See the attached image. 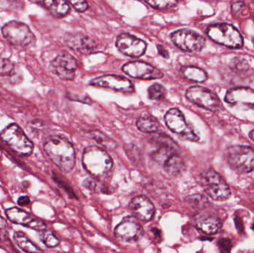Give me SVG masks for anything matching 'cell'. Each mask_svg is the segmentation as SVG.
Here are the masks:
<instances>
[{
    "label": "cell",
    "instance_id": "obj_1",
    "mask_svg": "<svg viewBox=\"0 0 254 253\" xmlns=\"http://www.w3.org/2000/svg\"><path fill=\"white\" fill-rule=\"evenodd\" d=\"M43 150L51 161L64 173L71 172L75 166L76 154L72 144L63 135L46 140Z\"/></svg>",
    "mask_w": 254,
    "mask_h": 253
},
{
    "label": "cell",
    "instance_id": "obj_2",
    "mask_svg": "<svg viewBox=\"0 0 254 253\" xmlns=\"http://www.w3.org/2000/svg\"><path fill=\"white\" fill-rule=\"evenodd\" d=\"M82 163L86 172L98 179L107 176L113 166L111 156L104 149L96 146H90L85 149Z\"/></svg>",
    "mask_w": 254,
    "mask_h": 253
},
{
    "label": "cell",
    "instance_id": "obj_3",
    "mask_svg": "<svg viewBox=\"0 0 254 253\" xmlns=\"http://www.w3.org/2000/svg\"><path fill=\"white\" fill-rule=\"evenodd\" d=\"M225 158L230 167L238 173L254 171V150L249 146H231L225 152Z\"/></svg>",
    "mask_w": 254,
    "mask_h": 253
},
{
    "label": "cell",
    "instance_id": "obj_4",
    "mask_svg": "<svg viewBox=\"0 0 254 253\" xmlns=\"http://www.w3.org/2000/svg\"><path fill=\"white\" fill-rule=\"evenodd\" d=\"M207 34L217 44L232 49H241L244 44L243 36L234 25L228 23H216L210 25Z\"/></svg>",
    "mask_w": 254,
    "mask_h": 253
},
{
    "label": "cell",
    "instance_id": "obj_5",
    "mask_svg": "<svg viewBox=\"0 0 254 253\" xmlns=\"http://www.w3.org/2000/svg\"><path fill=\"white\" fill-rule=\"evenodd\" d=\"M0 139L19 155H30L34 150L32 141L15 123L8 125L0 132Z\"/></svg>",
    "mask_w": 254,
    "mask_h": 253
},
{
    "label": "cell",
    "instance_id": "obj_6",
    "mask_svg": "<svg viewBox=\"0 0 254 253\" xmlns=\"http://www.w3.org/2000/svg\"><path fill=\"white\" fill-rule=\"evenodd\" d=\"M1 34L12 46L29 48L34 46L36 37L29 27L19 21H10L3 25Z\"/></svg>",
    "mask_w": 254,
    "mask_h": 253
},
{
    "label": "cell",
    "instance_id": "obj_7",
    "mask_svg": "<svg viewBox=\"0 0 254 253\" xmlns=\"http://www.w3.org/2000/svg\"><path fill=\"white\" fill-rule=\"evenodd\" d=\"M201 183L204 187V192L207 196L213 201L224 202L231 197L229 186L214 169L204 171L201 175Z\"/></svg>",
    "mask_w": 254,
    "mask_h": 253
},
{
    "label": "cell",
    "instance_id": "obj_8",
    "mask_svg": "<svg viewBox=\"0 0 254 253\" xmlns=\"http://www.w3.org/2000/svg\"><path fill=\"white\" fill-rule=\"evenodd\" d=\"M185 95L188 101L207 111L216 112L222 109L220 100L207 88L200 86H191L187 89Z\"/></svg>",
    "mask_w": 254,
    "mask_h": 253
},
{
    "label": "cell",
    "instance_id": "obj_9",
    "mask_svg": "<svg viewBox=\"0 0 254 253\" xmlns=\"http://www.w3.org/2000/svg\"><path fill=\"white\" fill-rule=\"evenodd\" d=\"M164 120L170 130L182 139L192 142L199 141V137L187 123L185 115L179 108H173L169 110L164 116Z\"/></svg>",
    "mask_w": 254,
    "mask_h": 253
},
{
    "label": "cell",
    "instance_id": "obj_10",
    "mask_svg": "<svg viewBox=\"0 0 254 253\" xmlns=\"http://www.w3.org/2000/svg\"><path fill=\"white\" fill-rule=\"evenodd\" d=\"M170 40L180 50L189 53L201 51L206 40L201 34L190 29H180L170 34Z\"/></svg>",
    "mask_w": 254,
    "mask_h": 253
},
{
    "label": "cell",
    "instance_id": "obj_11",
    "mask_svg": "<svg viewBox=\"0 0 254 253\" xmlns=\"http://www.w3.org/2000/svg\"><path fill=\"white\" fill-rule=\"evenodd\" d=\"M78 64L77 59L68 52L63 51L51 62L49 69L61 80H72Z\"/></svg>",
    "mask_w": 254,
    "mask_h": 253
},
{
    "label": "cell",
    "instance_id": "obj_12",
    "mask_svg": "<svg viewBox=\"0 0 254 253\" xmlns=\"http://www.w3.org/2000/svg\"><path fill=\"white\" fill-rule=\"evenodd\" d=\"M115 236L122 242L134 243L143 236V230L135 217H126L115 229Z\"/></svg>",
    "mask_w": 254,
    "mask_h": 253
},
{
    "label": "cell",
    "instance_id": "obj_13",
    "mask_svg": "<svg viewBox=\"0 0 254 253\" xmlns=\"http://www.w3.org/2000/svg\"><path fill=\"white\" fill-rule=\"evenodd\" d=\"M225 101L230 105L239 109H254V90L252 88H233L227 92Z\"/></svg>",
    "mask_w": 254,
    "mask_h": 253
},
{
    "label": "cell",
    "instance_id": "obj_14",
    "mask_svg": "<svg viewBox=\"0 0 254 253\" xmlns=\"http://www.w3.org/2000/svg\"><path fill=\"white\" fill-rule=\"evenodd\" d=\"M116 46L121 53L131 58L143 56L147 48L146 42L126 33L121 34L117 37Z\"/></svg>",
    "mask_w": 254,
    "mask_h": 253
},
{
    "label": "cell",
    "instance_id": "obj_15",
    "mask_svg": "<svg viewBox=\"0 0 254 253\" xmlns=\"http://www.w3.org/2000/svg\"><path fill=\"white\" fill-rule=\"evenodd\" d=\"M122 71L129 77L141 80H156L164 77L161 70L147 62L131 61L122 66Z\"/></svg>",
    "mask_w": 254,
    "mask_h": 253
},
{
    "label": "cell",
    "instance_id": "obj_16",
    "mask_svg": "<svg viewBox=\"0 0 254 253\" xmlns=\"http://www.w3.org/2000/svg\"><path fill=\"white\" fill-rule=\"evenodd\" d=\"M89 85L95 87L105 88L123 93H132L134 88L131 80L124 76L106 74L96 77L89 82Z\"/></svg>",
    "mask_w": 254,
    "mask_h": 253
},
{
    "label": "cell",
    "instance_id": "obj_17",
    "mask_svg": "<svg viewBox=\"0 0 254 253\" xmlns=\"http://www.w3.org/2000/svg\"><path fill=\"white\" fill-rule=\"evenodd\" d=\"M65 45L71 50L83 55L91 54L98 49V43L83 33H68L64 37Z\"/></svg>",
    "mask_w": 254,
    "mask_h": 253
},
{
    "label": "cell",
    "instance_id": "obj_18",
    "mask_svg": "<svg viewBox=\"0 0 254 253\" xmlns=\"http://www.w3.org/2000/svg\"><path fill=\"white\" fill-rule=\"evenodd\" d=\"M6 216L9 221L15 224L24 226L37 231L46 230V225L43 221L34 218L31 214L18 207H11L6 209Z\"/></svg>",
    "mask_w": 254,
    "mask_h": 253
},
{
    "label": "cell",
    "instance_id": "obj_19",
    "mask_svg": "<svg viewBox=\"0 0 254 253\" xmlns=\"http://www.w3.org/2000/svg\"><path fill=\"white\" fill-rule=\"evenodd\" d=\"M128 209L138 221L148 222L155 215V206L146 196H139L133 198L128 204Z\"/></svg>",
    "mask_w": 254,
    "mask_h": 253
},
{
    "label": "cell",
    "instance_id": "obj_20",
    "mask_svg": "<svg viewBox=\"0 0 254 253\" xmlns=\"http://www.w3.org/2000/svg\"><path fill=\"white\" fill-rule=\"evenodd\" d=\"M195 227L207 236H213L219 233L222 228V222L214 215H200L195 220Z\"/></svg>",
    "mask_w": 254,
    "mask_h": 253
},
{
    "label": "cell",
    "instance_id": "obj_21",
    "mask_svg": "<svg viewBox=\"0 0 254 253\" xmlns=\"http://www.w3.org/2000/svg\"><path fill=\"white\" fill-rule=\"evenodd\" d=\"M37 1L55 17H64L69 13V4L66 0H37Z\"/></svg>",
    "mask_w": 254,
    "mask_h": 253
},
{
    "label": "cell",
    "instance_id": "obj_22",
    "mask_svg": "<svg viewBox=\"0 0 254 253\" xmlns=\"http://www.w3.org/2000/svg\"><path fill=\"white\" fill-rule=\"evenodd\" d=\"M162 167L167 175L173 177L182 175L186 169L185 161L179 155V152L170 155L163 163Z\"/></svg>",
    "mask_w": 254,
    "mask_h": 253
},
{
    "label": "cell",
    "instance_id": "obj_23",
    "mask_svg": "<svg viewBox=\"0 0 254 253\" xmlns=\"http://www.w3.org/2000/svg\"><path fill=\"white\" fill-rule=\"evenodd\" d=\"M136 126L140 132L152 134L155 133L158 130L160 124L155 117L148 114H143L137 120Z\"/></svg>",
    "mask_w": 254,
    "mask_h": 253
},
{
    "label": "cell",
    "instance_id": "obj_24",
    "mask_svg": "<svg viewBox=\"0 0 254 253\" xmlns=\"http://www.w3.org/2000/svg\"><path fill=\"white\" fill-rule=\"evenodd\" d=\"M180 73L185 78L197 83H203L207 79V74L205 71L198 67L188 65L181 68Z\"/></svg>",
    "mask_w": 254,
    "mask_h": 253
},
{
    "label": "cell",
    "instance_id": "obj_25",
    "mask_svg": "<svg viewBox=\"0 0 254 253\" xmlns=\"http://www.w3.org/2000/svg\"><path fill=\"white\" fill-rule=\"evenodd\" d=\"M83 186L92 193H103V194H111L113 193V188L110 186L104 184L96 178H88L83 182Z\"/></svg>",
    "mask_w": 254,
    "mask_h": 253
},
{
    "label": "cell",
    "instance_id": "obj_26",
    "mask_svg": "<svg viewBox=\"0 0 254 253\" xmlns=\"http://www.w3.org/2000/svg\"><path fill=\"white\" fill-rule=\"evenodd\" d=\"M13 240L16 245L25 253H41L42 251L34 245L25 234L22 232H16L13 234Z\"/></svg>",
    "mask_w": 254,
    "mask_h": 253
},
{
    "label": "cell",
    "instance_id": "obj_27",
    "mask_svg": "<svg viewBox=\"0 0 254 253\" xmlns=\"http://www.w3.org/2000/svg\"><path fill=\"white\" fill-rule=\"evenodd\" d=\"M185 202L195 209H204L210 204L208 199L204 195L194 194L187 196Z\"/></svg>",
    "mask_w": 254,
    "mask_h": 253
},
{
    "label": "cell",
    "instance_id": "obj_28",
    "mask_svg": "<svg viewBox=\"0 0 254 253\" xmlns=\"http://www.w3.org/2000/svg\"><path fill=\"white\" fill-rule=\"evenodd\" d=\"M91 136L99 145L107 150H114L116 147V143L100 131H92Z\"/></svg>",
    "mask_w": 254,
    "mask_h": 253
},
{
    "label": "cell",
    "instance_id": "obj_29",
    "mask_svg": "<svg viewBox=\"0 0 254 253\" xmlns=\"http://www.w3.org/2000/svg\"><path fill=\"white\" fill-rule=\"evenodd\" d=\"M166 95V89L159 83H154L148 89V96L152 101H161Z\"/></svg>",
    "mask_w": 254,
    "mask_h": 253
},
{
    "label": "cell",
    "instance_id": "obj_30",
    "mask_svg": "<svg viewBox=\"0 0 254 253\" xmlns=\"http://www.w3.org/2000/svg\"><path fill=\"white\" fill-rule=\"evenodd\" d=\"M149 5L157 10H168L176 7L178 0H143Z\"/></svg>",
    "mask_w": 254,
    "mask_h": 253
},
{
    "label": "cell",
    "instance_id": "obj_31",
    "mask_svg": "<svg viewBox=\"0 0 254 253\" xmlns=\"http://www.w3.org/2000/svg\"><path fill=\"white\" fill-rule=\"evenodd\" d=\"M42 232L43 233H42L40 239H41L42 242L47 248H55V247L59 245V239L57 238V236L52 231L45 230Z\"/></svg>",
    "mask_w": 254,
    "mask_h": 253
},
{
    "label": "cell",
    "instance_id": "obj_32",
    "mask_svg": "<svg viewBox=\"0 0 254 253\" xmlns=\"http://www.w3.org/2000/svg\"><path fill=\"white\" fill-rule=\"evenodd\" d=\"M14 70V64L10 59L0 56V75H10Z\"/></svg>",
    "mask_w": 254,
    "mask_h": 253
},
{
    "label": "cell",
    "instance_id": "obj_33",
    "mask_svg": "<svg viewBox=\"0 0 254 253\" xmlns=\"http://www.w3.org/2000/svg\"><path fill=\"white\" fill-rule=\"evenodd\" d=\"M231 69L236 71H246L249 69V65L247 61L243 58L236 57L231 62L230 65Z\"/></svg>",
    "mask_w": 254,
    "mask_h": 253
},
{
    "label": "cell",
    "instance_id": "obj_34",
    "mask_svg": "<svg viewBox=\"0 0 254 253\" xmlns=\"http://www.w3.org/2000/svg\"><path fill=\"white\" fill-rule=\"evenodd\" d=\"M218 247L221 253H231L233 248L232 241L228 238H222L217 242Z\"/></svg>",
    "mask_w": 254,
    "mask_h": 253
},
{
    "label": "cell",
    "instance_id": "obj_35",
    "mask_svg": "<svg viewBox=\"0 0 254 253\" xmlns=\"http://www.w3.org/2000/svg\"><path fill=\"white\" fill-rule=\"evenodd\" d=\"M9 235V227L6 220L0 213V241L4 242L7 240Z\"/></svg>",
    "mask_w": 254,
    "mask_h": 253
},
{
    "label": "cell",
    "instance_id": "obj_36",
    "mask_svg": "<svg viewBox=\"0 0 254 253\" xmlns=\"http://www.w3.org/2000/svg\"><path fill=\"white\" fill-rule=\"evenodd\" d=\"M77 11L84 12L89 8V4L86 0H66Z\"/></svg>",
    "mask_w": 254,
    "mask_h": 253
},
{
    "label": "cell",
    "instance_id": "obj_37",
    "mask_svg": "<svg viewBox=\"0 0 254 253\" xmlns=\"http://www.w3.org/2000/svg\"><path fill=\"white\" fill-rule=\"evenodd\" d=\"M54 179L56 181V183H58V185L61 186V187H62L63 189H64V190H65L68 194L71 195L73 197L75 196H74V193H73L72 190H71V189L70 188L67 184H65V182H64V181H62L59 177H58V175H55V176H54Z\"/></svg>",
    "mask_w": 254,
    "mask_h": 253
},
{
    "label": "cell",
    "instance_id": "obj_38",
    "mask_svg": "<svg viewBox=\"0 0 254 253\" xmlns=\"http://www.w3.org/2000/svg\"><path fill=\"white\" fill-rule=\"evenodd\" d=\"M246 7V4L243 1H237L234 3L232 5V11L234 13H240V10H243Z\"/></svg>",
    "mask_w": 254,
    "mask_h": 253
},
{
    "label": "cell",
    "instance_id": "obj_39",
    "mask_svg": "<svg viewBox=\"0 0 254 253\" xmlns=\"http://www.w3.org/2000/svg\"><path fill=\"white\" fill-rule=\"evenodd\" d=\"M157 50H158V53L165 59H168L170 57V53L164 46H161V45H157Z\"/></svg>",
    "mask_w": 254,
    "mask_h": 253
},
{
    "label": "cell",
    "instance_id": "obj_40",
    "mask_svg": "<svg viewBox=\"0 0 254 253\" xmlns=\"http://www.w3.org/2000/svg\"><path fill=\"white\" fill-rule=\"evenodd\" d=\"M235 221L236 227H237V230L240 234H243L244 232V227H243V221L240 220V217L237 216L234 219Z\"/></svg>",
    "mask_w": 254,
    "mask_h": 253
},
{
    "label": "cell",
    "instance_id": "obj_41",
    "mask_svg": "<svg viewBox=\"0 0 254 253\" xmlns=\"http://www.w3.org/2000/svg\"><path fill=\"white\" fill-rule=\"evenodd\" d=\"M18 204L19 206H27L30 203V199L28 196H21L17 201Z\"/></svg>",
    "mask_w": 254,
    "mask_h": 253
},
{
    "label": "cell",
    "instance_id": "obj_42",
    "mask_svg": "<svg viewBox=\"0 0 254 253\" xmlns=\"http://www.w3.org/2000/svg\"><path fill=\"white\" fill-rule=\"evenodd\" d=\"M152 232L155 237H161V231L158 229H152Z\"/></svg>",
    "mask_w": 254,
    "mask_h": 253
},
{
    "label": "cell",
    "instance_id": "obj_43",
    "mask_svg": "<svg viewBox=\"0 0 254 253\" xmlns=\"http://www.w3.org/2000/svg\"><path fill=\"white\" fill-rule=\"evenodd\" d=\"M249 138H251V139L252 140V141H254V129L253 130L251 131L250 132H249Z\"/></svg>",
    "mask_w": 254,
    "mask_h": 253
},
{
    "label": "cell",
    "instance_id": "obj_44",
    "mask_svg": "<svg viewBox=\"0 0 254 253\" xmlns=\"http://www.w3.org/2000/svg\"><path fill=\"white\" fill-rule=\"evenodd\" d=\"M252 230H254V224H253V225H252Z\"/></svg>",
    "mask_w": 254,
    "mask_h": 253
},
{
    "label": "cell",
    "instance_id": "obj_45",
    "mask_svg": "<svg viewBox=\"0 0 254 253\" xmlns=\"http://www.w3.org/2000/svg\"><path fill=\"white\" fill-rule=\"evenodd\" d=\"M251 1H252V2H253V3H254V0H251Z\"/></svg>",
    "mask_w": 254,
    "mask_h": 253
}]
</instances>
